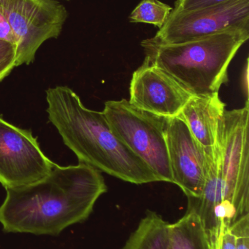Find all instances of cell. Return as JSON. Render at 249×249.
I'll list each match as a JSON object with an SVG mask.
<instances>
[{
    "instance_id": "cell-15",
    "label": "cell",
    "mask_w": 249,
    "mask_h": 249,
    "mask_svg": "<svg viewBox=\"0 0 249 249\" xmlns=\"http://www.w3.org/2000/svg\"><path fill=\"white\" fill-rule=\"evenodd\" d=\"M16 67V47L0 40V82Z\"/></svg>"
},
{
    "instance_id": "cell-17",
    "label": "cell",
    "mask_w": 249,
    "mask_h": 249,
    "mask_svg": "<svg viewBox=\"0 0 249 249\" xmlns=\"http://www.w3.org/2000/svg\"><path fill=\"white\" fill-rule=\"evenodd\" d=\"M230 1L232 0H177L173 9L178 11H190L219 5Z\"/></svg>"
},
{
    "instance_id": "cell-4",
    "label": "cell",
    "mask_w": 249,
    "mask_h": 249,
    "mask_svg": "<svg viewBox=\"0 0 249 249\" xmlns=\"http://www.w3.org/2000/svg\"><path fill=\"white\" fill-rule=\"evenodd\" d=\"M249 106L226 110L218 123L216 147L221 169V202L212 230L228 231L249 213Z\"/></svg>"
},
{
    "instance_id": "cell-3",
    "label": "cell",
    "mask_w": 249,
    "mask_h": 249,
    "mask_svg": "<svg viewBox=\"0 0 249 249\" xmlns=\"http://www.w3.org/2000/svg\"><path fill=\"white\" fill-rule=\"evenodd\" d=\"M249 38V25L181 43L142 41L144 61L168 72L194 95L219 93L229 82L228 68Z\"/></svg>"
},
{
    "instance_id": "cell-8",
    "label": "cell",
    "mask_w": 249,
    "mask_h": 249,
    "mask_svg": "<svg viewBox=\"0 0 249 249\" xmlns=\"http://www.w3.org/2000/svg\"><path fill=\"white\" fill-rule=\"evenodd\" d=\"M54 165L32 132L9 124L0 117V184L5 190L43 178Z\"/></svg>"
},
{
    "instance_id": "cell-7",
    "label": "cell",
    "mask_w": 249,
    "mask_h": 249,
    "mask_svg": "<svg viewBox=\"0 0 249 249\" xmlns=\"http://www.w3.org/2000/svg\"><path fill=\"white\" fill-rule=\"evenodd\" d=\"M244 25H249V0H232L190 11L172 8L165 24L150 39L163 45L181 43Z\"/></svg>"
},
{
    "instance_id": "cell-18",
    "label": "cell",
    "mask_w": 249,
    "mask_h": 249,
    "mask_svg": "<svg viewBox=\"0 0 249 249\" xmlns=\"http://www.w3.org/2000/svg\"><path fill=\"white\" fill-rule=\"evenodd\" d=\"M215 249H236L235 236L230 230L225 232V233L221 236Z\"/></svg>"
},
{
    "instance_id": "cell-16",
    "label": "cell",
    "mask_w": 249,
    "mask_h": 249,
    "mask_svg": "<svg viewBox=\"0 0 249 249\" xmlns=\"http://www.w3.org/2000/svg\"><path fill=\"white\" fill-rule=\"evenodd\" d=\"M235 239V249H249V213L230 228Z\"/></svg>"
},
{
    "instance_id": "cell-1",
    "label": "cell",
    "mask_w": 249,
    "mask_h": 249,
    "mask_svg": "<svg viewBox=\"0 0 249 249\" xmlns=\"http://www.w3.org/2000/svg\"><path fill=\"white\" fill-rule=\"evenodd\" d=\"M107 191L102 173L96 168L82 162L69 166L55 164L43 178L6 189L0 224L6 232L57 235L86 220Z\"/></svg>"
},
{
    "instance_id": "cell-13",
    "label": "cell",
    "mask_w": 249,
    "mask_h": 249,
    "mask_svg": "<svg viewBox=\"0 0 249 249\" xmlns=\"http://www.w3.org/2000/svg\"><path fill=\"white\" fill-rule=\"evenodd\" d=\"M170 249H211L197 213L187 211L183 217L170 225Z\"/></svg>"
},
{
    "instance_id": "cell-10",
    "label": "cell",
    "mask_w": 249,
    "mask_h": 249,
    "mask_svg": "<svg viewBox=\"0 0 249 249\" xmlns=\"http://www.w3.org/2000/svg\"><path fill=\"white\" fill-rule=\"evenodd\" d=\"M165 137L173 184L182 190L187 198H198L207 176L204 149L179 116L166 118Z\"/></svg>"
},
{
    "instance_id": "cell-6",
    "label": "cell",
    "mask_w": 249,
    "mask_h": 249,
    "mask_svg": "<svg viewBox=\"0 0 249 249\" xmlns=\"http://www.w3.org/2000/svg\"><path fill=\"white\" fill-rule=\"evenodd\" d=\"M1 12L16 44V67L31 64L39 47L61 34L67 18L55 0H0Z\"/></svg>"
},
{
    "instance_id": "cell-12",
    "label": "cell",
    "mask_w": 249,
    "mask_h": 249,
    "mask_svg": "<svg viewBox=\"0 0 249 249\" xmlns=\"http://www.w3.org/2000/svg\"><path fill=\"white\" fill-rule=\"evenodd\" d=\"M170 225L156 212H148L122 249H170Z\"/></svg>"
},
{
    "instance_id": "cell-2",
    "label": "cell",
    "mask_w": 249,
    "mask_h": 249,
    "mask_svg": "<svg viewBox=\"0 0 249 249\" xmlns=\"http://www.w3.org/2000/svg\"><path fill=\"white\" fill-rule=\"evenodd\" d=\"M46 101L50 122L79 162L132 184L160 181L147 164L113 133L104 114L86 108L70 88L48 89Z\"/></svg>"
},
{
    "instance_id": "cell-9",
    "label": "cell",
    "mask_w": 249,
    "mask_h": 249,
    "mask_svg": "<svg viewBox=\"0 0 249 249\" xmlns=\"http://www.w3.org/2000/svg\"><path fill=\"white\" fill-rule=\"evenodd\" d=\"M193 96L172 75L144 61L133 73L129 102L148 113L172 118L180 115Z\"/></svg>"
},
{
    "instance_id": "cell-11",
    "label": "cell",
    "mask_w": 249,
    "mask_h": 249,
    "mask_svg": "<svg viewBox=\"0 0 249 249\" xmlns=\"http://www.w3.org/2000/svg\"><path fill=\"white\" fill-rule=\"evenodd\" d=\"M225 107L219 93L194 95L178 115L187 124L206 155L211 156L214 152L218 123Z\"/></svg>"
},
{
    "instance_id": "cell-5",
    "label": "cell",
    "mask_w": 249,
    "mask_h": 249,
    "mask_svg": "<svg viewBox=\"0 0 249 249\" xmlns=\"http://www.w3.org/2000/svg\"><path fill=\"white\" fill-rule=\"evenodd\" d=\"M102 113L113 133L160 181L173 184L165 137L166 118L137 109L124 99L105 102Z\"/></svg>"
},
{
    "instance_id": "cell-14",
    "label": "cell",
    "mask_w": 249,
    "mask_h": 249,
    "mask_svg": "<svg viewBox=\"0 0 249 249\" xmlns=\"http://www.w3.org/2000/svg\"><path fill=\"white\" fill-rule=\"evenodd\" d=\"M172 8L159 0H142L129 16L132 23L154 25L160 29L168 20Z\"/></svg>"
}]
</instances>
